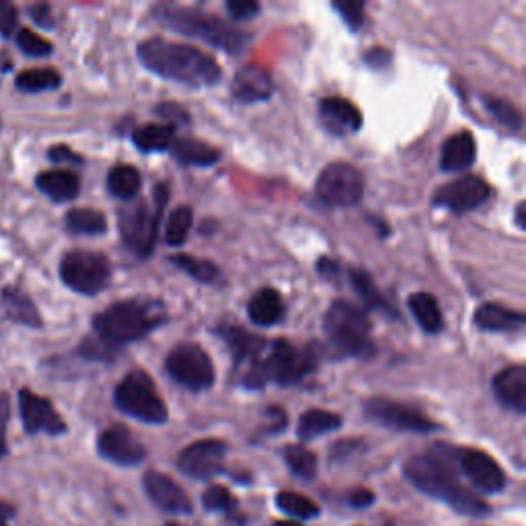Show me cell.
<instances>
[{
    "label": "cell",
    "mask_w": 526,
    "mask_h": 526,
    "mask_svg": "<svg viewBox=\"0 0 526 526\" xmlns=\"http://www.w3.org/2000/svg\"><path fill=\"white\" fill-rule=\"evenodd\" d=\"M403 475L418 492L446 504L463 516L485 518L487 514H492L490 504L465 487L459 481L455 469L438 453L407 459L403 465Z\"/></svg>",
    "instance_id": "obj_1"
},
{
    "label": "cell",
    "mask_w": 526,
    "mask_h": 526,
    "mask_svg": "<svg viewBox=\"0 0 526 526\" xmlns=\"http://www.w3.org/2000/svg\"><path fill=\"white\" fill-rule=\"evenodd\" d=\"M138 58L144 68L155 72L157 77L181 85L206 87L218 83L222 77L218 62L210 54L165 37H150L142 42L138 46Z\"/></svg>",
    "instance_id": "obj_2"
},
{
    "label": "cell",
    "mask_w": 526,
    "mask_h": 526,
    "mask_svg": "<svg viewBox=\"0 0 526 526\" xmlns=\"http://www.w3.org/2000/svg\"><path fill=\"white\" fill-rule=\"evenodd\" d=\"M165 321L167 309L159 300L130 298L103 309L93 319V331L95 340L116 354L124 346L153 333Z\"/></svg>",
    "instance_id": "obj_3"
},
{
    "label": "cell",
    "mask_w": 526,
    "mask_h": 526,
    "mask_svg": "<svg viewBox=\"0 0 526 526\" xmlns=\"http://www.w3.org/2000/svg\"><path fill=\"white\" fill-rule=\"evenodd\" d=\"M153 17L183 35L198 37V40L222 50L229 54H239L247 42L249 35L229 21H224L212 13L200 11V9H187V7H177V5H159L153 11Z\"/></svg>",
    "instance_id": "obj_4"
},
{
    "label": "cell",
    "mask_w": 526,
    "mask_h": 526,
    "mask_svg": "<svg viewBox=\"0 0 526 526\" xmlns=\"http://www.w3.org/2000/svg\"><path fill=\"white\" fill-rule=\"evenodd\" d=\"M315 368L317 352L313 348H296L286 340H276L266 356L251 364L243 379V387L253 391L263 389L268 383L290 387L305 381Z\"/></svg>",
    "instance_id": "obj_5"
},
{
    "label": "cell",
    "mask_w": 526,
    "mask_h": 526,
    "mask_svg": "<svg viewBox=\"0 0 526 526\" xmlns=\"http://www.w3.org/2000/svg\"><path fill=\"white\" fill-rule=\"evenodd\" d=\"M169 200V187L159 183L153 194V204L136 200L120 210V233L130 251L140 259L153 255L155 243L159 237L161 218Z\"/></svg>",
    "instance_id": "obj_6"
},
{
    "label": "cell",
    "mask_w": 526,
    "mask_h": 526,
    "mask_svg": "<svg viewBox=\"0 0 526 526\" xmlns=\"http://www.w3.org/2000/svg\"><path fill=\"white\" fill-rule=\"evenodd\" d=\"M325 335L337 356L354 358L372 352L368 315L348 300H335L327 309Z\"/></svg>",
    "instance_id": "obj_7"
},
{
    "label": "cell",
    "mask_w": 526,
    "mask_h": 526,
    "mask_svg": "<svg viewBox=\"0 0 526 526\" xmlns=\"http://www.w3.org/2000/svg\"><path fill=\"white\" fill-rule=\"evenodd\" d=\"M114 403L122 413L142 424L161 426L169 420L167 405L159 397L155 383L140 370L126 374L122 379L114 391Z\"/></svg>",
    "instance_id": "obj_8"
},
{
    "label": "cell",
    "mask_w": 526,
    "mask_h": 526,
    "mask_svg": "<svg viewBox=\"0 0 526 526\" xmlns=\"http://www.w3.org/2000/svg\"><path fill=\"white\" fill-rule=\"evenodd\" d=\"M442 459H446L453 469H459L465 479L475 487L481 494H500L506 487V473L498 465L496 459H492L483 450L477 448H455L438 444L434 448Z\"/></svg>",
    "instance_id": "obj_9"
},
{
    "label": "cell",
    "mask_w": 526,
    "mask_h": 526,
    "mask_svg": "<svg viewBox=\"0 0 526 526\" xmlns=\"http://www.w3.org/2000/svg\"><path fill=\"white\" fill-rule=\"evenodd\" d=\"M62 282L83 296H95L107 288L111 268L105 255L95 251H70L60 261Z\"/></svg>",
    "instance_id": "obj_10"
},
{
    "label": "cell",
    "mask_w": 526,
    "mask_h": 526,
    "mask_svg": "<svg viewBox=\"0 0 526 526\" xmlns=\"http://www.w3.org/2000/svg\"><path fill=\"white\" fill-rule=\"evenodd\" d=\"M165 368L177 385L192 393L208 391L216 379L210 356L198 344L175 346L165 360Z\"/></svg>",
    "instance_id": "obj_11"
},
{
    "label": "cell",
    "mask_w": 526,
    "mask_h": 526,
    "mask_svg": "<svg viewBox=\"0 0 526 526\" xmlns=\"http://www.w3.org/2000/svg\"><path fill=\"white\" fill-rule=\"evenodd\" d=\"M315 192L325 208H352L364 196V177L350 163H331L319 175Z\"/></svg>",
    "instance_id": "obj_12"
},
{
    "label": "cell",
    "mask_w": 526,
    "mask_h": 526,
    "mask_svg": "<svg viewBox=\"0 0 526 526\" xmlns=\"http://www.w3.org/2000/svg\"><path fill=\"white\" fill-rule=\"evenodd\" d=\"M366 418L374 424H379L389 430L397 432H413V434H430L442 430L440 424L424 416L422 411L413 409L405 403L387 399V397H374L364 403Z\"/></svg>",
    "instance_id": "obj_13"
},
{
    "label": "cell",
    "mask_w": 526,
    "mask_h": 526,
    "mask_svg": "<svg viewBox=\"0 0 526 526\" xmlns=\"http://www.w3.org/2000/svg\"><path fill=\"white\" fill-rule=\"evenodd\" d=\"M19 413H21L23 430L29 436H35V434L62 436L68 430L66 422L56 411L54 403L42 395L33 393L27 387L19 391Z\"/></svg>",
    "instance_id": "obj_14"
},
{
    "label": "cell",
    "mask_w": 526,
    "mask_h": 526,
    "mask_svg": "<svg viewBox=\"0 0 526 526\" xmlns=\"http://www.w3.org/2000/svg\"><path fill=\"white\" fill-rule=\"evenodd\" d=\"M492 196V187L487 185L477 175H465L455 181L442 185L440 190L434 194V206L446 208L455 214H465L481 204H485Z\"/></svg>",
    "instance_id": "obj_15"
},
{
    "label": "cell",
    "mask_w": 526,
    "mask_h": 526,
    "mask_svg": "<svg viewBox=\"0 0 526 526\" xmlns=\"http://www.w3.org/2000/svg\"><path fill=\"white\" fill-rule=\"evenodd\" d=\"M224 455H227V444L222 440H198L183 448L177 457V469L192 479H212L222 473Z\"/></svg>",
    "instance_id": "obj_16"
},
{
    "label": "cell",
    "mask_w": 526,
    "mask_h": 526,
    "mask_svg": "<svg viewBox=\"0 0 526 526\" xmlns=\"http://www.w3.org/2000/svg\"><path fill=\"white\" fill-rule=\"evenodd\" d=\"M97 453L101 459L120 467H136L146 459L144 444L126 426L103 430L97 438Z\"/></svg>",
    "instance_id": "obj_17"
},
{
    "label": "cell",
    "mask_w": 526,
    "mask_h": 526,
    "mask_svg": "<svg viewBox=\"0 0 526 526\" xmlns=\"http://www.w3.org/2000/svg\"><path fill=\"white\" fill-rule=\"evenodd\" d=\"M142 487L146 498L153 502L157 508L169 514H192L194 504L183 492V487L177 485L169 475L161 471H148L142 477Z\"/></svg>",
    "instance_id": "obj_18"
},
{
    "label": "cell",
    "mask_w": 526,
    "mask_h": 526,
    "mask_svg": "<svg viewBox=\"0 0 526 526\" xmlns=\"http://www.w3.org/2000/svg\"><path fill=\"white\" fill-rule=\"evenodd\" d=\"M492 389L504 407L524 416L526 413V366L524 364H514V366L500 370L492 381Z\"/></svg>",
    "instance_id": "obj_19"
},
{
    "label": "cell",
    "mask_w": 526,
    "mask_h": 526,
    "mask_svg": "<svg viewBox=\"0 0 526 526\" xmlns=\"http://www.w3.org/2000/svg\"><path fill=\"white\" fill-rule=\"evenodd\" d=\"M216 335L227 344L237 366L245 362L255 364L261 358V354L266 352V340L239 325H218Z\"/></svg>",
    "instance_id": "obj_20"
},
{
    "label": "cell",
    "mask_w": 526,
    "mask_h": 526,
    "mask_svg": "<svg viewBox=\"0 0 526 526\" xmlns=\"http://www.w3.org/2000/svg\"><path fill=\"white\" fill-rule=\"evenodd\" d=\"M274 91L272 79L268 70H263L257 64L243 66L233 79L231 93L237 101L241 103H257V101H266Z\"/></svg>",
    "instance_id": "obj_21"
},
{
    "label": "cell",
    "mask_w": 526,
    "mask_h": 526,
    "mask_svg": "<svg viewBox=\"0 0 526 526\" xmlns=\"http://www.w3.org/2000/svg\"><path fill=\"white\" fill-rule=\"evenodd\" d=\"M319 114L327 130H333L337 134L346 132H358L362 128V114L360 109L344 99V97H327L321 101Z\"/></svg>",
    "instance_id": "obj_22"
},
{
    "label": "cell",
    "mask_w": 526,
    "mask_h": 526,
    "mask_svg": "<svg viewBox=\"0 0 526 526\" xmlns=\"http://www.w3.org/2000/svg\"><path fill=\"white\" fill-rule=\"evenodd\" d=\"M477 146L469 130H461L444 140L440 153V169L446 173L465 171L475 163Z\"/></svg>",
    "instance_id": "obj_23"
},
{
    "label": "cell",
    "mask_w": 526,
    "mask_h": 526,
    "mask_svg": "<svg viewBox=\"0 0 526 526\" xmlns=\"http://www.w3.org/2000/svg\"><path fill=\"white\" fill-rule=\"evenodd\" d=\"M37 190L48 196L52 202H70L81 192V179L77 173L68 169H50L37 175L35 179Z\"/></svg>",
    "instance_id": "obj_24"
},
{
    "label": "cell",
    "mask_w": 526,
    "mask_h": 526,
    "mask_svg": "<svg viewBox=\"0 0 526 526\" xmlns=\"http://www.w3.org/2000/svg\"><path fill=\"white\" fill-rule=\"evenodd\" d=\"M473 321L481 331L508 333L518 331L524 325V315L498 303H485L475 311Z\"/></svg>",
    "instance_id": "obj_25"
},
{
    "label": "cell",
    "mask_w": 526,
    "mask_h": 526,
    "mask_svg": "<svg viewBox=\"0 0 526 526\" xmlns=\"http://www.w3.org/2000/svg\"><path fill=\"white\" fill-rule=\"evenodd\" d=\"M249 319L257 327H272L284 319L282 296L274 288H261L253 294L247 307Z\"/></svg>",
    "instance_id": "obj_26"
},
{
    "label": "cell",
    "mask_w": 526,
    "mask_h": 526,
    "mask_svg": "<svg viewBox=\"0 0 526 526\" xmlns=\"http://www.w3.org/2000/svg\"><path fill=\"white\" fill-rule=\"evenodd\" d=\"M171 155L177 163L187 167H212L220 161V150L196 140V138H179L171 144Z\"/></svg>",
    "instance_id": "obj_27"
},
{
    "label": "cell",
    "mask_w": 526,
    "mask_h": 526,
    "mask_svg": "<svg viewBox=\"0 0 526 526\" xmlns=\"http://www.w3.org/2000/svg\"><path fill=\"white\" fill-rule=\"evenodd\" d=\"M3 305L7 309V317L15 323L27 325V327H42V317L37 313V307L29 298L27 292H23L17 286L3 288Z\"/></svg>",
    "instance_id": "obj_28"
},
{
    "label": "cell",
    "mask_w": 526,
    "mask_h": 526,
    "mask_svg": "<svg viewBox=\"0 0 526 526\" xmlns=\"http://www.w3.org/2000/svg\"><path fill=\"white\" fill-rule=\"evenodd\" d=\"M342 428V418L337 413L325 409H309L298 420V436L300 440H315L323 434L335 432Z\"/></svg>",
    "instance_id": "obj_29"
},
{
    "label": "cell",
    "mask_w": 526,
    "mask_h": 526,
    "mask_svg": "<svg viewBox=\"0 0 526 526\" xmlns=\"http://www.w3.org/2000/svg\"><path fill=\"white\" fill-rule=\"evenodd\" d=\"M132 140L142 153H163V150L171 148L175 140V126L173 124L140 126L134 130Z\"/></svg>",
    "instance_id": "obj_30"
},
{
    "label": "cell",
    "mask_w": 526,
    "mask_h": 526,
    "mask_svg": "<svg viewBox=\"0 0 526 526\" xmlns=\"http://www.w3.org/2000/svg\"><path fill=\"white\" fill-rule=\"evenodd\" d=\"M142 187L140 171L132 165H116L107 175V192L118 200H134Z\"/></svg>",
    "instance_id": "obj_31"
},
{
    "label": "cell",
    "mask_w": 526,
    "mask_h": 526,
    "mask_svg": "<svg viewBox=\"0 0 526 526\" xmlns=\"http://www.w3.org/2000/svg\"><path fill=\"white\" fill-rule=\"evenodd\" d=\"M409 309L426 333H438L444 325L438 300L430 292H416L409 298Z\"/></svg>",
    "instance_id": "obj_32"
},
{
    "label": "cell",
    "mask_w": 526,
    "mask_h": 526,
    "mask_svg": "<svg viewBox=\"0 0 526 526\" xmlns=\"http://www.w3.org/2000/svg\"><path fill=\"white\" fill-rule=\"evenodd\" d=\"M66 229L72 235L97 237L107 231V218L103 212L93 208H74L66 214Z\"/></svg>",
    "instance_id": "obj_33"
},
{
    "label": "cell",
    "mask_w": 526,
    "mask_h": 526,
    "mask_svg": "<svg viewBox=\"0 0 526 526\" xmlns=\"http://www.w3.org/2000/svg\"><path fill=\"white\" fill-rule=\"evenodd\" d=\"M62 85V77L60 72L54 68H31L21 72L15 87L23 93H48V91H56Z\"/></svg>",
    "instance_id": "obj_34"
},
{
    "label": "cell",
    "mask_w": 526,
    "mask_h": 526,
    "mask_svg": "<svg viewBox=\"0 0 526 526\" xmlns=\"http://www.w3.org/2000/svg\"><path fill=\"white\" fill-rule=\"evenodd\" d=\"M350 282L354 286V290L358 292V296L362 298V303L368 307V309H379L387 315H395L397 317V311H393V307L387 303V298L379 292V288L374 286L372 278L368 272L364 270H350Z\"/></svg>",
    "instance_id": "obj_35"
},
{
    "label": "cell",
    "mask_w": 526,
    "mask_h": 526,
    "mask_svg": "<svg viewBox=\"0 0 526 526\" xmlns=\"http://www.w3.org/2000/svg\"><path fill=\"white\" fill-rule=\"evenodd\" d=\"M171 263H173L175 268L183 270L187 276H192L194 280H198L202 284H218V282H222L220 270L208 259H198L194 255L179 253V255L171 257Z\"/></svg>",
    "instance_id": "obj_36"
},
{
    "label": "cell",
    "mask_w": 526,
    "mask_h": 526,
    "mask_svg": "<svg viewBox=\"0 0 526 526\" xmlns=\"http://www.w3.org/2000/svg\"><path fill=\"white\" fill-rule=\"evenodd\" d=\"M284 461L290 467V471L300 479L311 481L317 477V467H319L317 455L303 444L286 446L284 448Z\"/></svg>",
    "instance_id": "obj_37"
},
{
    "label": "cell",
    "mask_w": 526,
    "mask_h": 526,
    "mask_svg": "<svg viewBox=\"0 0 526 526\" xmlns=\"http://www.w3.org/2000/svg\"><path fill=\"white\" fill-rule=\"evenodd\" d=\"M194 227V210L190 206L175 208L165 224V241L169 247H181Z\"/></svg>",
    "instance_id": "obj_38"
},
{
    "label": "cell",
    "mask_w": 526,
    "mask_h": 526,
    "mask_svg": "<svg viewBox=\"0 0 526 526\" xmlns=\"http://www.w3.org/2000/svg\"><path fill=\"white\" fill-rule=\"evenodd\" d=\"M276 506L296 520H315L321 514L319 506L313 500L296 492H280L276 496Z\"/></svg>",
    "instance_id": "obj_39"
},
{
    "label": "cell",
    "mask_w": 526,
    "mask_h": 526,
    "mask_svg": "<svg viewBox=\"0 0 526 526\" xmlns=\"http://www.w3.org/2000/svg\"><path fill=\"white\" fill-rule=\"evenodd\" d=\"M17 48L29 56V58H48L54 52V46L46 40V37L33 33L31 29H19L15 35Z\"/></svg>",
    "instance_id": "obj_40"
},
{
    "label": "cell",
    "mask_w": 526,
    "mask_h": 526,
    "mask_svg": "<svg viewBox=\"0 0 526 526\" xmlns=\"http://www.w3.org/2000/svg\"><path fill=\"white\" fill-rule=\"evenodd\" d=\"M485 109L490 111L492 118H496L504 128L512 132L522 128V116L512 103L498 99V97H485Z\"/></svg>",
    "instance_id": "obj_41"
},
{
    "label": "cell",
    "mask_w": 526,
    "mask_h": 526,
    "mask_svg": "<svg viewBox=\"0 0 526 526\" xmlns=\"http://www.w3.org/2000/svg\"><path fill=\"white\" fill-rule=\"evenodd\" d=\"M202 506L208 512H222V514H233L237 508V502L233 494L224 485H210L202 496Z\"/></svg>",
    "instance_id": "obj_42"
},
{
    "label": "cell",
    "mask_w": 526,
    "mask_h": 526,
    "mask_svg": "<svg viewBox=\"0 0 526 526\" xmlns=\"http://www.w3.org/2000/svg\"><path fill=\"white\" fill-rule=\"evenodd\" d=\"M333 9L340 13V17L344 19V23L352 29L358 31L364 25V3H333Z\"/></svg>",
    "instance_id": "obj_43"
},
{
    "label": "cell",
    "mask_w": 526,
    "mask_h": 526,
    "mask_svg": "<svg viewBox=\"0 0 526 526\" xmlns=\"http://www.w3.org/2000/svg\"><path fill=\"white\" fill-rule=\"evenodd\" d=\"M11 422V399L7 393H0V461L9 455L7 428Z\"/></svg>",
    "instance_id": "obj_44"
},
{
    "label": "cell",
    "mask_w": 526,
    "mask_h": 526,
    "mask_svg": "<svg viewBox=\"0 0 526 526\" xmlns=\"http://www.w3.org/2000/svg\"><path fill=\"white\" fill-rule=\"evenodd\" d=\"M19 27V13L15 9V5L11 3H0V35L9 40V37L15 35Z\"/></svg>",
    "instance_id": "obj_45"
},
{
    "label": "cell",
    "mask_w": 526,
    "mask_h": 526,
    "mask_svg": "<svg viewBox=\"0 0 526 526\" xmlns=\"http://www.w3.org/2000/svg\"><path fill=\"white\" fill-rule=\"evenodd\" d=\"M259 5L253 3V0H229L227 3V13L231 15V19L235 21H245L251 19L259 13Z\"/></svg>",
    "instance_id": "obj_46"
},
{
    "label": "cell",
    "mask_w": 526,
    "mask_h": 526,
    "mask_svg": "<svg viewBox=\"0 0 526 526\" xmlns=\"http://www.w3.org/2000/svg\"><path fill=\"white\" fill-rule=\"evenodd\" d=\"M48 159L54 165H83V157L74 153V150L66 144H56L50 148Z\"/></svg>",
    "instance_id": "obj_47"
},
{
    "label": "cell",
    "mask_w": 526,
    "mask_h": 526,
    "mask_svg": "<svg viewBox=\"0 0 526 526\" xmlns=\"http://www.w3.org/2000/svg\"><path fill=\"white\" fill-rule=\"evenodd\" d=\"M31 21L37 25V27H42V29H52L56 27V21L52 17V7L50 5H33L27 9Z\"/></svg>",
    "instance_id": "obj_48"
},
{
    "label": "cell",
    "mask_w": 526,
    "mask_h": 526,
    "mask_svg": "<svg viewBox=\"0 0 526 526\" xmlns=\"http://www.w3.org/2000/svg\"><path fill=\"white\" fill-rule=\"evenodd\" d=\"M374 494L370 490H366V487H358V490H352L346 498V504L350 508H356V510H364V508H370L374 504Z\"/></svg>",
    "instance_id": "obj_49"
},
{
    "label": "cell",
    "mask_w": 526,
    "mask_h": 526,
    "mask_svg": "<svg viewBox=\"0 0 526 526\" xmlns=\"http://www.w3.org/2000/svg\"><path fill=\"white\" fill-rule=\"evenodd\" d=\"M362 446V442L360 440H346V442H337L335 446H333V453H331V457H333V461H344L346 457H350L352 455V450L354 448H360Z\"/></svg>",
    "instance_id": "obj_50"
},
{
    "label": "cell",
    "mask_w": 526,
    "mask_h": 526,
    "mask_svg": "<svg viewBox=\"0 0 526 526\" xmlns=\"http://www.w3.org/2000/svg\"><path fill=\"white\" fill-rule=\"evenodd\" d=\"M364 62L370 64L372 68H385L391 62V54L387 50H383V48H374L372 52H368L364 56Z\"/></svg>",
    "instance_id": "obj_51"
},
{
    "label": "cell",
    "mask_w": 526,
    "mask_h": 526,
    "mask_svg": "<svg viewBox=\"0 0 526 526\" xmlns=\"http://www.w3.org/2000/svg\"><path fill=\"white\" fill-rule=\"evenodd\" d=\"M157 111H159V114H163V118H167V120H173V122H183V124L190 122V118H187V114H185V111H183L181 107H175V105H169V103H165V105H159V107H157Z\"/></svg>",
    "instance_id": "obj_52"
},
{
    "label": "cell",
    "mask_w": 526,
    "mask_h": 526,
    "mask_svg": "<svg viewBox=\"0 0 526 526\" xmlns=\"http://www.w3.org/2000/svg\"><path fill=\"white\" fill-rule=\"evenodd\" d=\"M268 418L272 420L270 424H268V432L270 434H278V432H282L284 428H286V413L282 411V409H278V407H270L268 409Z\"/></svg>",
    "instance_id": "obj_53"
},
{
    "label": "cell",
    "mask_w": 526,
    "mask_h": 526,
    "mask_svg": "<svg viewBox=\"0 0 526 526\" xmlns=\"http://www.w3.org/2000/svg\"><path fill=\"white\" fill-rule=\"evenodd\" d=\"M317 270H319V274H323V276L329 278V280H333L337 274H340V266H337V263H335L333 259H327V257H323V259L319 261Z\"/></svg>",
    "instance_id": "obj_54"
},
{
    "label": "cell",
    "mask_w": 526,
    "mask_h": 526,
    "mask_svg": "<svg viewBox=\"0 0 526 526\" xmlns=\"http://www.w3.org/2000/svg\"><path fill=\"white\" fill-rule=\"evenodd\" d=\"M524 202H520L518 206H516V224H518V229L520 231H526V222H524Z\"/></svg>",
    "instance_id": "obj_55"
},
{
    "label": "cell",
    "mask_w": 526,
    "mask_h": 526,
    "mask_svg": "<svg viewBox=\"0 0 526 526\" xmlns=\"http://www.w3.org/2000/svg\"><path fill=\"white\" fill-rule=\"evenodd\" d=\"M13 514H15V508L11 504L0 500V520H9Z\"/></svg>",
    "instance_id": "obj_56"
},
{
    "label": "cell",
    "mask_w": 526,
    "mask_h": 526,
    "mask_svg": "<svg viewBox=\"0 0 526 526\" xmlns=\"http://www.w3.org/2000/svg\"><path fill=\"white\" fill-rule=\"evenodd\" d=\"M274 526H303V524L296 522V520H278V522H274Z\"/></svg>",
    "instance_id": "obj_57"
},
{
    "label": "cell",
    "mask_w": 526,
    "mask_h": 526,
    "mask_svg": "<svg viewBox=\"0 0 526 526\" xmlns=\"http://www.w3.org/2000/svg\"><path fill=\"white\" fill-rule=\"evenodd\" d=\"M0 526H9V522H7V520H0Z\"/></svg>",
    "instance_id": "obj_58"
},
{
    "label": "cell",
    "mask_w": 526,
    "mask_h": 526,
    "mask_svg": "<svg viewBox=\"0 0 526 526\" xmlns=\"http://www.w3.org/2000/svg\"><path fill=\"white\" fill-rule=\"evenodd\" d=\"M165 526H181V524H177V522H169V524H165Z\"/></svg>",
    "instance_id": "obj_59"
}]
</instances>
